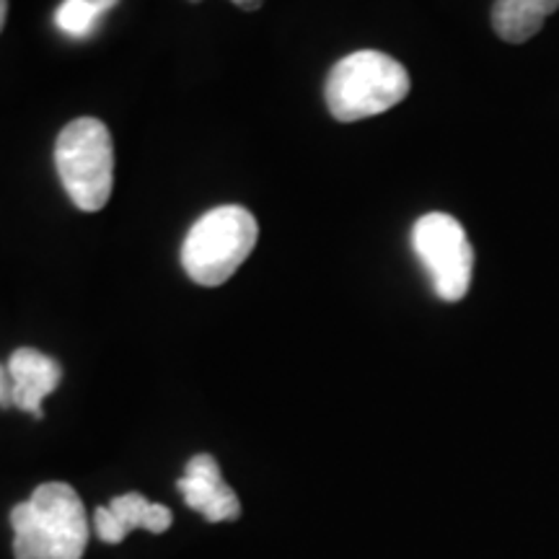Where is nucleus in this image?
<instances>
[{
  "mask_svg": "<svg viewBox=\"0 0 559 559\" xmlns=\"http://www.w3.org/2000/svg\"><path fill=\"white\" fill-rule=\"evenodd\" d=\"M190 3H200V0H190Z\"/></svg>",
  "mask_w": 559,
  "mask_h": 559,
  "instance_id": "14",
  "label": "nucleus"
},
{
  "mask_svg": "<svg viewBox=\"0 0 559 559\" xmlns=\"http://www.w3.org/2000/svg\"><path fill=\"white\" fill-rule=\"evenodd\" d=\"M16 559H81L88 544V515L73 487L45 481L11 510Z\"/></svg>",
  "mask_w": 559,
  "mask_h": 559,
  "instance_id": "1",
  "label": "nucleus"
},
{
  "mask_svg": "<svg viewBox=\"0 0 559 559\" xmlns=\"http://www.w3.org/2000/svg\"><path fill=\"white\" fill-rule=\"evenodd\" d=\"M254 215L241 205H221L194 223L181 247V267L198 285L218 288L257 247Z\"/></svg>",
  "mask_w": 559,
  "mask_h": 559,
  "instance_id": "3",
  "label": "nucleus"
},
{
  "mask_svg": "<svg viewBox=\"0 0 559 559\" xmlns=\"http://www.w3.org/2000/svg\"><path fill=\"white\" fill-rule=\"evenodd\" d=\"M174 521L171 510L166 506L145 500L140 492H128L120 498H111L109 506L96 508L91 526L96 536L107 544H120L132 528H145L151 534H164Z\"/></svg>",
  "mask_w": 559,
  "mask_h": 559,
  "instance_id": "7",
  "label": "nucleus"
},
{
  "mask_svg": "<svg viewBox=\"0 0 559 559\" xmlns=\"http://www.w3.org/2000/svg\"><path fill=\"white\" fill-rule=\"evenodd\" d=\"M11 376L9 368L0 366V407H11Z\"/></svg>",
  "mask_w": 559,
  "mask_h": 559,
  "instance_id": "11",
  "label": "nucleus"
},
{
  "mask_svg": "<svg viewBox=\"0 0 559 559\" xmlns=\"http://www.w3.org/2000/svg\"><path fill=\"white\" fill-rule=\"evenodd\" d=\"M5 13H9V3H5V0H0V32H3V24H5Z\"/></svg>",
  "mask_w": 559,
  "mask_h": 559,
  "instance_id": "13",
  "label": "nucleus"
},
{
  "mask_svg": "<svg viewBox=\"0 0 559 559\" xmlns=\"http://www.w3.org/2000/svg\"><path fill=\"white\" fill-rule=\"evenodd\" d=\"M187 506L205 515L210 523L236 521L241 515V502L221 477V466L210 453H198L187 461L185 477L177 481Z\"/></svg>",
  "mask_w": 559,
  "mask_h": 559,
  "instance_id": "6",
  "label": "nucleus"
},
{
  "mask_svg": "<svg viewBox=\"0 0 559 559\" xmlns=\"http://www.w3.org/2000/svg\"><path fill=\"white\" fill-rule=\"evenodd\" d=\"M55 166L75 207L83 213L102 210L115 185V145L107 124L96 117L66 124L55 145Z\"/></svg>",
  "mask_w": 559,
  "mask_h": 559,
  "instance_id": "4",
  "label": "nucleus"
},
{
  "mask_svg": "<svg viewBox=\"0 0 559 559\" xmlns=\"http://www.w3.org/2000/svg\"><path fill=\"white\" fill-rule=\"evenodd\" d=\"M409 94V73L402 62L376 50L342 58L326 79V107L337 122H358L381 115Z\"/></svg>",
  "mask_w": 559,
  "mask_h": 559,
  "instance_id": "2",
  "label": "nucleus"
},
{
  "mask_svg": "<svg viewBox=\"0 0 559 559\" xmlns=\"http://www.w3.org/2000/svg\"><path fill=\"white\" fill-rule=\"evenodd\" d=\"M559 9V0H495L492 26L500 39L510 45L528 41L534 34L542 32L549 13Z\"/></svg>",
  "mask_w": 559,
  "mask_h": 559,
  "instance_id": "9",
  "label": "nucleus"
},
{
  "mask_svg": "<svg viewBox=\"0 0 559 559\" xmlns=\"http://www.w3.org/2000/svg\"><path fill=\"white\" fill-rule=\"evenodd\" d=\"M234 3L239 5V9H243V11H257L264 3V0H234Z\"/></svg>",
  "mask_w": 559,
  "mask_h": 559,
  "instance_id": "12",
  "label": "nucleus"
},
{
  "mask_svg": "<svg viewBox=\"0 0 559 559\" xmlns=\"http://www.w3.org/2000/svg\"><path fill=\"white\" fill-rule=\"evenodd\" d=\"M120 0H62L55 11V24L62 34L73 39H86L99 29L102 19L115 9Z\"/></svg>",
  "mask_w": 559,
  "mask_h": 559,
  "instance_id": "10",
  "label": "nucleus"
},
{
  "mask_svg": "<svg viewBox=\"0 0 559 559\" xmlns=\"http://www.w3.org/2000/svg\"><path fill=\"white\" fill-rule=\"evenodd\" d=\"M11 376V402L21 412H29L37 419L45 417L41 402L60 386L62 368L50 355L34 347H19L9 360Z\"/></svg>",
  "mask_w": 559,
  "mask_h": 559,
  "instance_id": "8",
  "label": "nucleus"
},
{
  "mask_svg": "<svg viewBox=\"0 0 559 559\" xmlns=\"http://www.w3.org/2000/svg\"><path fill=\"white\" fill-rule=\"evenodd\" d=\"M412 249L428 270L438 298L456 304L469 293L474 251L466 230L453 215L428 213L412 228Z\"/></svg>",
  "mask_w": 559,
  "mask_h": 559,
  "instance_id": "5",
  "label": "nucleus"
}]
</instances>
